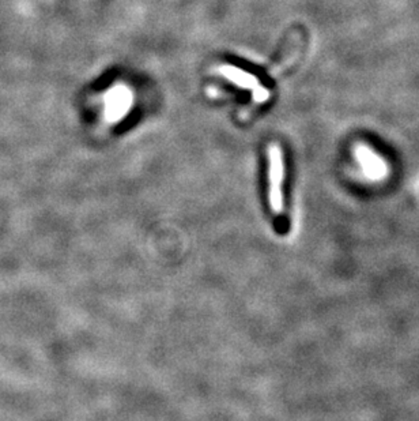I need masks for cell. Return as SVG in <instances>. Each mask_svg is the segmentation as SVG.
Returning a JSON list of instances; mask_svg holds the SVG:
<instances>
[{"label":"cell","instance_id":"obj_2","mask_svg":"<svg viewBox=\"0 0 419 421\" xmlns=\"http://www.w3.org/2000/svg\"><path fill=\"white\" fill-rule=\"evenodd\" d=\"M219 71L225 78H228L229 81H232L237 86H240L243 89L252 90L253 92V99H255L256 103H264L268 99V96H270L268 90L264 89L263 86H260L259 81L252 74H248V72L240 70V69H236L233 66H222Z\"/></svg>","mask_w":419,"mask_h":421},{"label":"cell","instance_id":"obj_3","mask_svg":"<svg viewBox=\"0 0 419 421\" xmlns=\"http://www.w3.org/2000/svg\"><path fill=\"white\" fill-rule=\"evenodd\" d=\"M132 104V96L124 86H116L105 97V115L108 120L117 122L121 119Z\"/></svg>","mask_w":419,"mask_h":421},{"label":"cell","instance_id":"obj_1","mask_svg":"<svg viewBox=\"0 0 419 421\" xmlns=\"http://www.w3.org/2000/svg\"><path fill=\"white\" fill-rule=\"evenodd\" d=\"M284 180V165L283 157L278 145H271L268 147V201L271 210L280 215L284 209L283 190L282 184Z\"/></svg>","mask_w":419,"mask_h":421},{"label":"cell","instance_id":"obj_4","mask_svg":"<svg viewBox=\"0 0 419 421\" xmlns=\"http://www.w3.org/2000/svg\"><path fill=\"white\" fill-rule=\"evenodd\" d=\"M355 157L364 170V174L372 180H382L388 175V167L373 150L365 145L355 146Z\"/></svg>","mask_w":419,"mask_h":421}]
</instances>
